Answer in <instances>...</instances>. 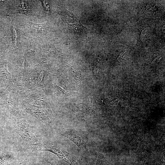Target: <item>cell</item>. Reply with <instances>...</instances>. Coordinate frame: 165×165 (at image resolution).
Masks as SVG:
<instances>
[{"label":"cell","mask_w":165,"mask_h":165,"mask_svg":"<svg viewBox=\"0 0 165 165\" xmlns=\"http://www.w3.org/2000/svg\"><path fill=\"white\" fill-rule=\"evenodd\" d=\"M12 37L13 42L15 45L16 44L17 33L16 31L15 28H13L12 31Z\"/></svg>","instance_id":"obj_9"},{"label":"cell","mask_w":165,"mask_h":165,"mask_svg":"<svg viewBox=\"0 0 165 165\" xmlns=\"http://www.w3.org/2000/svg\"><path fill=\"white\" fill-rule=\"evenodd\" d=\"M14 155L8 149H0V165H10L15 160Z\"/></svg>","instance_id":"obj_5"},{"label":"cell","mask_w":165,"mask_h":165,"mask_svg":"<svg viewBox=\"0 0 165 165\" xmlns=\"http://www.w3.org/2000/svg\"><path fill=\"white\" fill-rule=\"evenodd\" d=\"M32 151H46L56 155L61 160L67 162L70 165L77 163L76 156L65 151L55 143L48 141L39 142L37 144L28 147Z\"/></svg>","instance_id":"obj_1"},{"label":"cell","mask_w":165,"mask_h":165,"mask_svg":"<svg viewBox=\"0 0 165 165\" xmlns=\"http://www.w3.org/2000/svg\"><path fill=\"white\" fill-rule=\"evenodd\" d=\"M62 135L73 142L82 152L89 154L86 137L82 132L76 129H71L66 130Z\"/></svg>","instance_id":"obj_4"},{"label":"cell","mask_w":165,"mask_h":165,"mask_svg":"<svg viewBox=\"0 0 165 165\" xmlns=\"http://www.w3.org/2000/svg\"><path fill=\"white\" fill-rule=\"evenodd\" d=\"M95 165H108L105 159L102 155H99Z\"/></svg>","instance_id":"obj_8"},{"label":"cell","mask_w":165,"mask_h":165,"mask_svg":"<svg viewBox=\"0 0 165 165\" xmlns=\"http://www.w3.org/2000/svg\"><path fill=\"white\" fill-rule=\"evenodd\" d=\"M25 25L30 28L32 31L36 33H45L47 27L45 24H37L29 22L26 23Z\"/></svg>","instance_id":"obj_6"},{"label":"cell","mask_w":165,"mask_h":165,"mask_svg":"<svg viewBox=\"0 0 165 165\" xmlns=\"http://www.w3.org/2000/svg\"><path fill=\"white\" fill-rule=\"evenodd\" d=\"M14 128L16 132L21 137L28 147L39 142L34 134L33 127L26 121H18L16 123Z\"/></svg>","instance_id":"obj_3"},{"label":"cell","mask_w":165,"mask_h":165,"mask_svg":"<svg viewBox=\"0 0 165 165\" xmlns=\"http://www.w3.org/2000/svg\"><path fill=\"white\" fill-rule=\"evenodd\" d=\"M57 11L68 29L71 32L78 35L86 34V29L72 13L62 7H58Z\"/></svg>","instance_id":"obj_2"},{"label":"cell","mask_w":165,"mask_h":165,"mask_svg":"<svg viewBox=\"0 0 165 165\" xmlns=\"http://www.w3.org/2000/svg\"><path fill=\"white\" fill-rule=\"evenodd\" d=\"M47 161L51 165H61L59 163L53 159H47Z\"/></svg>","instance_id":"obj_10"},{"label":"cell","mask_w":165,"mask_h":165,"mask_svg":"<svg viewBox=\"0 0 165 165\" xmlns=\"http://www.w3.org/2000/svg\"><path fill=\"white\" fill-rule=\"evenodd\" d=\"M7 61L4 60H0V70L3 76L6 78L9 75L7 68Z\"/></svg>","instance_id":"obj_7"},{"label":"cell","mask_w":165,"mask_h":165,"mask_svg":"<svg viewBox=\"0 0 165 165\" xmlns=\"http://www.w3.org/2000/svg\"><path fill=\"white\" fill-rule=\"evenodd\" d=\"M20 165H25L24 163H23L20 164Z\"/></svg>","instance_id":"obj_11"}]
</instances>
